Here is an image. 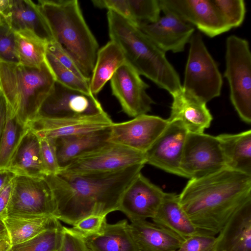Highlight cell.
Instances as JSON below:
<instances>
[{"label": "cell", "mask_w": 251, "mask_h": 251, "mask_svg": "<svg viewBox=\"0 0 251 251\" xmlns=\"http://www.w3.org/2000/svg\"><path fill=\"white\" fill-rule=\"evenodd\" d=\"M226 167L216 136L203 133L188 132L180 168L183 177L193 179L204 176Z\"/></svg>", "instance_id": "8fae6325"}, {"label": "cell", "mask_w": 251, "mask_h": 251, "mask_svg": "<svg viewBox=\"0 0 251 251\" xmlns=\"http://www.w3.org/2000/svg\"><path fill=\"white\" fill-rule=\"evenodd\" d=\"M10 250H9V251H10Z\"/></svg>", "instance_id": "681fc988"}, {"label": "cell", "mask_w": 251, "mask_h": 251, "mask_svg": "<svg viewBox=\"0 0 251 251\" xmlns=\"http://www.w3.org/2000/svg\"><path fill=\"white\" fill-rule=\"evenodd\" d=\"M15 32L19 63L27 67H40L45 62L47 43L30 31Z\"/></svg>", "instance_id": "f546056e"}, {"label": "cell", "mask_w": 251, "mask_h": 251, "mask_svg": "<svg viewBox=\"0 0 251 251\" xmlns=\"http://www.w3.org/2000/svg\"><path fill=\"white\" fill-rule=\"evenodd\" d=\"M129 226L139 251H176L184 241L171 230L146 220L132 222Z\"/></svg>", "instance_id": "603a6c76"}, {"label": "cell", "mask_w": 251, "mask_h": 251, "mask_svg": "<svg viewBox=\"0 0 251 251\" xmlns=\"http://www.w3.org/2000/svg\"><path fill=\"white\" fill-rule=\"evenodd\" d=\"M63 237L58 251H91L81 235L72 228L63 226Z\"/></svg>", "instance_id": "ab89813d"}, {"label": "cell", "mask_w": 251, "mask_h": 251, "mask_svg": "<svg viewBox=\"0 0 251 251\" xmlns=\"http://www.w3.org/2000/svg\"><path fill=\"white\" fill-rule=\"evenodd\" d=\"M84 238L91 251H139L126 220L106 223L99 233Z\"/></svg>", "instance_id": "484cf974"}, {"label": "cell", "mask_w": 251, "mask_h": 251, "mask_svg": "<svg viewBox=\"0 0 251 251\" xmlns=\"http://www.w3.org/2000/svg\"><path fill=\"white\" fill-rule=\"evenodd\" d=\"M110 41L121 49L126 63L171 95L182 87L178 74L159 48L133 22L107 13Z\"/></svg>", "instance_id": "3957f363"}, {"label": "cell", "mask_w": 251, "mask_h": 251, "mask_svg": "<svg viewBox=\"0 0 251 251\" xmlns=\"http://www.w3.org/2000/svg\"><path fill=\"white\" fill-rule=\"evenodd\" d=\"M113 122L107 113L97 116L72 119H55L37 117L27 125L40 138L58 137L86 133L106 128Z\"/></svg>", "instance_id": "ac0fdd59"}, {"label": "cell", "mask_w": 251, "mask_h": 251, "mask_svg": "<svg viewBox=\"0 0 251 251\" xmlns=\"http://www.w3.org/2000/svg\"><path fill=\"white\" fill-rule=\"evenodd\" d=\"M54 40L73 58L90 81L99 50L77 0H39Z\"/></svg>", "instance_id": "277c9868"}, {"label": "cell", "mask_w": 251, "mask_h": 251, "mask_svg": "<svg viewBox=\"0 0 251 251\" xmlns=\"http://www.w3.org/2000/svg\"><path fill=\"white\" fill-rule=\"evenodd\" d=\"M159 3L164 14L175 15L209 37L231 29L212 0H159Z\"/></svg>", "instance_id": "7c38bea8"}, {"label": "cell", "mask_w": 251, "mask_h": 251, "mask_svg": "<svg viewBox=\"0 0 251 251\" xmlns=\"http://www.w3.org/2000/svg\"><path fill=\"white\" fill-rule=\"evenodd\" d=\"M169 122L178 121L188 132L203 133L213 120L206 103L182 87L172 94Z\"/></svg>", "instance_id": "d6986e66"}, {"label": "cell", "mask_w": 251, "mask_h": 251, "mask_svg": "<svg viewBox=\"0 0 251 251\" xmlns=\"http://www.w3.org/2000/svg\"><path fill=\"white\" fill-rule=\"evenodd\" d=\"M17 175L8 169H0V191Z\"/></svg>", "instance_id": "ee69618b"}, {"label": "cell", "mask_w": 251, "mask_h": 251, "mask_svg": "<svg viewBox=\"0 0 251 251\" xmlns=\"http://www.w3.org/2000/svg\"><path fill=\"white\" fill-rule=\"evenodd\" d=\"M144 164L109 173L71 174L59 172L44 176L56 204L55 217L73 226L91 214L118 211L121 197L141 173Z\"/></svg>", "instance_id": "6da1fadb"}, {"label": "cell", "mask_w": 251, "mask_h": 251, "mask_svg": "<svg viewBox=\"0 0 251 251\" xmlns=\"http://www.w3.org/2000/svg\"><path fill=\"white\" fill-rule=\"evenodd\" d=\"M216 137L226 167L251 176V130Z\"/></svg>", "instance_id": "4316f807"}, {"label": "cell", "mask_w": 251, "mask_h": 251, "mask_svg": "<svg viewBox=\"0 0 251 251\" xmlns=\"http://www.w3.org/2000/svg\"><path fill=\"white\" fill-rule=\"evenodd\" d=\"M9 240L6 227L2 219H0V240Z\"/></svg>", "instance_id": "f6af8a7d"}, {"label": "cell", "mask_w": 251, "mask_h": 251, "mask_svg": "<svg viewBox=\"0 0 251 251\" xmlns=\"http://www.w3.org/2000/svg\"><path fill=\"white\" fill-rule=\"evenodd\" d=\"M0 91H1V89H0Z\"/></svg>", "instance_id": "c3c4849f"}, {"label": "cell", "mask_w": 251, "mask_h": 251, "mask_svg": "<svg viewBox=\"0 0 251 251\" xmlns=\"http://www.w3.org/2000/svg\"><path fill=\"white\" fill-rule=\"evenodd\" d=\"M39 140L41 159L46 175L58 173L60 167L53 140L40 138Z\"/></svg>", "instance_id": "f35d334b"}, {"label": "cell", "mask_w": 251, "mask_h": 251, "mask_svg": "<svg viewBox=\"0 0 251 251\" xmlns=\"http://www.w3.org/2000/svg\"><path fill=\"white\" fill-rule=\"evenodd\" d=\"M126 19L135 24L151 23L160 17L159 0H127Z\"/></svg>", "instance_id": "836d02e7"}, {"label": "cell", "mask_w": 251, "mask_h": 251, "mask_svg": "<svg viewBox=\"0 0 251 251\" xmlns=\"http://www.w3.org/2000/svg\"><path fill=\"white\" fill-rule=\"evenodd\" d=\"M110 126L94 131L52 139L60 170L74 159L109 143Z\"/></svg>", "instance_id": "7402d4cb"}, {"label": "cell", "mask_w": 251, "mask_h": 251, "mask_svg": "<svg viewBox=\"0 0 251 251\" xmlns=\"http://www.w3.org/2000/svg\"><path fill=\"white\" fill-rule=\"evenodd\" d=\"M55 80L46 61L40 67L0 62V86L8 107L24 124L38 114Z\"/></svg>", "instance_id": "5b68a950"}, {"label": "cell", "mask_w": 251, "mask_h": 251, "mask_svg": "<svg viewBox=\"0 0 251 251\" xmlns=\"http://www.w3.org/2000/svg\"><path fill=\"white\" fill-rule=\"evenodd\" d=\"M189 43L182 87L207 103L220 96L222 76L199 32L194 33Z\"/></svg>", "instance_id": "52a82bcc"}, {"label": "cell", "mask_w": 251, "mask_h": 251, "mask_svg": "<svg viewBox=\"0 0 251 251\" xmlns=\"http://www.w3.org/2000/svg\"><path fill=\"white\" fill-rule=\"evenodd\" d=\"M110 80L112 95L128 116L135 118L151 111L154 101L147 93L149 85L128 64L120 67Z\"/></svg>", "instance_id": "4fadbf2b"}, {"label": "cell", "mask_w": 251, "mask_h": 251, "mask_svg": "<svg viewBox=\"0 0 251 251\" xmlns=\"http://www.w3.org/2000/svg\"><path fill=\"white\" fill-rule=\"evenodd\" d=\"M11 248V245L9 240H0V251H8Z\"/></svg>", "instance_id": "bcb514c9"}, {"label": "cell", "mask_w": 251, "mask_h": 251, "mask_svg": "<svg viewBox=\"0 0 251 251\" xmlns=\"http://www.w3.org/2000/svg\"><path fill=\"white\" fill-rule=\"evenodd\" d=\"M216 236L200 232L184 240L176 251H214Z\"/></svg>", "instance_id": "74e56055"}, {"label": "cell", "mask_w": 251, "mask_h": 251, "mask_svg": "<svg viewBox=\"0 0 251 251\" xmlns=\"http://www.w3.org/2000/svg\"><path fill=\"white\" fill-rule=\"evenodd\" d=\"M28 129V125L22 123L8 106L6 125L0 144V169H7L14 152Z\"/></svg>", "instance_id": "4dcf8cb0"}, {"label": "cell", "mask_w": 251, "mask_h": 251, "mask_svg": "<svg viewBox=\"0 0 251 251\" xmlns=\"http://www.w3.org/2000/svg\"><path fill=\"white\" fill-rule=\"evenodd\" d=\"M124 56L118 45L109 41L99 50L89 81L91 93L98 94L123 64Z\"/></svg>", "instance_id": "f1b7e54d"}, {"label": "cell", "mask_w": 251, "mask_h": 251, "mask_svg": "<svg viewBox=\"0 0 251 251\" xmlns=\"http://www.w3.org/2000/svg\"><path fill=\"white\" fill-rule=\"evenodd\" d=\"M226 70L230 100L241 119L251 123V53L248 41L232 35L226 40Z\"/></svg>", "instance_id": "8992f818"}, {"label": "cell", "mask_w": 251, "mask_h": 251, "mask_svg": "<svg viewBox=\"0 0 251 251\" xmlns=\"http://www.w3.org/2000/svg\"><path fill=\"white\" fill-rule=\"evenodd\" d=\"M10 0H0V14H3L7 9Z\"/></svg>", "instance_id": "7dc6e473"}, {"label": "cell", "mask_w": 251, "mask_h": 251, "mask_svg": "<svg viewBox=\"0 0 251 251\" xmlns=\"http://www.w3.org/2000/svg\"><path fill=\"white\" fill-rule=\"evenodd\" d=\"M217 10L231 28L243 23L246 8L243 0H212Z\"/></svg>", "instance_id": "d590c367"}, {"label": "cell", "mask_w": 251, "mask_h": 251, "mask_svg": "<svg viewBox=\"0 0 251 251\" xmlns=\"http://www.w3.org/2000/svg\"><path fill=\"white\" fill-rule=\"evenodd\" d=\"M45 61L53 75L55 81L68 88L92 94L89 82L82 79L62 65L47 50Z\"/></svg>", "instance_id": "d6a6232c"}, {"label": "cell", "mask_w": 251, "mask_h": 251, "mask_svg": "<svg viewBox=\"0 0 251 251\" xmlns=\"http://www.w3.org/2000/svg\"><path fill=\"white\" fill-rule=\"evenodd\" d=\"M214 251H251V201L238 209L216 236Z\"/></svg>", "instance_id": "44dd1931"}, {"label": "cell", "mask_w": 251, "mask_h": 251, "mask_svg": "<svg viewBox=\"0 0 251 251\" xmlns=\"http://www.w3.org/2000/svg\"><path fill=\"white\" fill-rule=\"evenodd\" d=\"M165 193L140 173L123 193L118 211L126 215L131 222L152 219Z\"/></svg>", "instance_id": "2e32d148"}, {"label": "cell", "mask_w": 251, "mask_h": 251, "mask_svg": "<svg viewBox=\"0 0 251 251\" xmlns=\"http://www.w3.org/2000/svg\"><path fill=\"white\" fill-rule=\"evenodd\" d=\"M169 121L144 114L110 126L109 142L144 153L165 130Z\"/></svg>", "instance_id": "5bb4252c"}, {"label": "cell", "mask_w": 251, "mask_h": 251, "mask_svg": "<svg viewBox=\"0 0 251 251\" xmlns=\"http://www.w3.org/2000/svg\"><path fill=\"white\" fill-rule=\"evenodd\" d=\"M106 223V215L94 214L77 221L73 226L72 228L85 237L99 233Z\"/></svg>", "instance_id": "8d00e7d4"}, {"label": "cell", "mask_w": 251, "mask_h": 251, "mask_svg": "<svg viewBox=\"0 0 251 251\" xmlns=\"http://www.w3.org/2000/svg\"><path fill=\"white\" fill-rule=\"evenodd\" d=\"M47 50L54 56L62 65L82 79L89 82L73 58L54 40L47 44Z\"/></svg>", "instance_id": "60d3db41"}, {"label": "cell", "mask_w": 251, "mask_h": 251, "mask_svg": "<svg viewBox=\"0 0 251 251\" xmlns=\"http://www.w3.org/2000/svg\"><path fill=\"white\" fill-rule=\"evenodd\" d=\"M55 213L56 204L53 193L44 176L17 175L14 178L7 216L55 217Z\"/></svg>", "instance_id": "ba28073f"}, {"label": "cell", "mask_w": 251, "mask_h": 251, "mask_svg": "<svg viewBox=\"0 0 251 251\" xmlns=\"http://www.w3.org/2000/svg\"><path fill=\"white\" fill-rule=\"evenodd\" d=\"M188 132L180 122H169L165 130L145 152L146 164L183 177L180 165Z\"/></svg>", "instance_id": "9a60e30c"}, {"label": "cell", "mask_w": 251, "mask_h": 251, "mask_svg": "<svg viewBox=\"0 0 251 251\" xmlns=\"http://www.w3.org/2000/svg\"><path fill=\"white\" fill-rule=\"evenodd\" d=\"M7 113V103L1 91L0 92V144L6 125Z\"/></svg>", "instance_id": "7bdbcfd3"}, {"label": "cell", "mask_w": 251, "mask_h": 251, "mask_svg": "<svg viewBox=\"0 0 251 251\" xmlns=\"http://www.w3.org/2000/svg\"><path fill=\"white\" fill-rule=\"evenodd\" d=\"M164 14L154 23L136 24L165 53L182 52L195 32V27L172 14Z\"/></svg>", "instance_id": "e0dca14e"}, {"label": "cell", "mask_w": 251, "mask_h": 251, "mask_svg": "<svg viewBox=\"0 0 251 251\" xmlns=\"http://www.w3.org/2000/svg\"><path fill=\"white\" fill-rule=\"evenodd\" d=\"M0 62L19 63L16 32L2 14H0Z\"/></svg>", "instance_id": "e575fe53"}, {"label": "cell", "mask_w": 251, "mask_h": 251, "mask_svg": "<svg viewBox=\"0 0 251 251\" xmlns=\"http://www.w3.org/2000/svg\"><path fill=\"white\" fill-rule=\"evenodd\" d=\"M151 220L155 225L171 230L183 240L201 232L195 226L182 207L178 195L174 193H165Z\"/></svg>", "instance_id": "cb8c5ba5"}, {"label": "cell", "mask_w": 251, "mask_h": 251, "mask_svg": "<svg viewBox=\"0 0 251 251\" xmlns=\"http://www.w3.org/2000/svg\"><path fill=\"white\" fill-rule=\"evenodd\" d=\"M62 230L63 226L61 224L12 246L10 251H58L62 241Z\"/></svg>", "instance_id": "1f68e13d"}, {"label": "cell", "mask_w": 251, "mask_h": 251, "mask_svg": "<svg viewBox=\"0 0 251 251\" xmlns=\"http://www.w3.org/2000/svg\"><path fill=\"white\" fill-rule=\"evenodd\" d=\"M7 169L16 175L32 177L46 176L39 138L29 127L14 152Z\"/></svg>", "instance_id": "d4e9b609"}, {"label": "cell", "mask_w": 251, "mask_h": 251, "mask_svg": "<svg viewBox=\"0 0 251 251\" xmlns=\"http://www.w3.org/2000/svg\"><path fill=\"white\" fill-rule=\"evenodd\" d=\"M178 197L195 226L216 236L232 215L251 201V176L226 167L190 179Z\"/></svg>", "instance_id": "7a4b0ae2"}, {"label": "cell", "mask_w": 251, "mask_h": 251, "mask_svg": "<svg viewBox=\"0 0 251 251\" xmlns=\"http://www.w3.org/2000/svg\"><path fill=\"white\" fill-rule=\"evenodd\" d=\"M3 221L6 227L11 247L24 242L61 224L54 216H7Z\"/></svg>", "instance_id": "83f0119b"}, {"label": "cell", "mask_w": 251, "mask_h": 251, "mask_svg": "<svg viewBox=\"0 0 251 251\" xmlns=\"http://www.w3.org/2000/svg\"><path fill=\"white\" fill-rule=\"evenodd\" d=\"M139 164H146L144 153L109 142L74 159L59 172L71 174L109 173Z\"/></svg>", "instance_id": "9c48e42d"}, {"label": "cell", "mask_w": 251, "mask_h": 251, "mask_svg": "<svg viewBox=\"0 0 251 251\" xmlns=\"http://www.w3.org/2000/svg\"><path fill=\"white\" fill-rule=\"evenodd\" d=\"M14 178L0 191V219L2 220L7 217V209L12 195Z\"/></svg>", "instance_id": "b9f144b4"}, {"label": "cell", "mask_w": 251, "mask_h": 251, "mask_svg": "<svg viewBox=\"0 0 251 251\" xmlns=\"http://www.w3.org/2000/svg\"><path fill=\"white\" fill-rule=\"evenodd\" d=\"M104 112L94 95L68 88L55 81L36 117L81 119L97 116Z\"/></svg>", "instance_id": "30bf717a"}, {"label": "cell", "mask_w": 251, "mask_h": 251, "mask_svg": "<svg viewBox=\"0 0 251 251\" xmlns=\"http://www.w3.org/2000/svg\"><path fill=\"white\" fill-rule=\"evenodd\" d=\"M15 32L30 31L47 44L54 40L50 26L37 3L30 0H10L2 14Z\"/></svg>", "instance_id": "ffe728a7"}]
</instances>
